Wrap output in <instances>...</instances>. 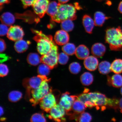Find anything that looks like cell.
I'll return each instance as SVG.
<instances>
[{"mask_svg":"<svg viewBox=\"0 0 122 122\" xmlns=\"http://www.w3.org/2000/svg\"><path fill=\"white\" fill-rule=\"evenodd\" d=\"M59 3L53 1L50 2L47 9L46 13L51 18L55 16L58 10Z\"/></svg>","mask_w":122,"mask_h":122,"instance_id":"603a6c76","label":"cell"},{"mask_svg":"<svg viewBox=\"0 0 122 122\" xmlns=\"http://www.w3.org/2000/svg\"><path fill=\"white\" fill-rule=\"evenodd\" d=\"M69 36L67 32L63 30H58L55 34V42L58 45L62 46L68 43L69 40Z\"/></svg>","mask_w":122,"mask_h":122,"instance_id":"7c38bea8","label":"cell"},{"mask_svg":"<svg viewBox=\"0 0 122 122\" xmlns=\"http://www.w3.org/2000/svg\"><path fill=\"white\" fill-rule=\"evenodd\" d=\"M50 81L49 79H46L42 81L39 87L30 91L31 98L30 101L33 106H36L39 103L43 98L51 91L48 84Z\"/></svg>","mask_w":122,"mask_h":122,"instance_id":"5b68a950","label":"cell"},{"mask_svg":"<svg viewBox=\"0 0 122 122\" xmlns=\"http://www.w3.org/2000/svg\"><path fill=\"white\" fill-rule=\"evenodd\" d=\"M108 82L114 87L119 88L122 86V76L119 74L113 76L111 78L108 77Z\"/></svg>","mask_w":122,"mask_h":122,"instance_id":"7402d4cb","label":"cell"},{"mask_svg":"<svg viewBox=\"0 0 122 122\" xmlns=\"http://www.w3.org/2000/svg\"><path fill=\"white\" fill-rule=\"evenodd\" d=\"M76 9V6L72 4H62L59 3L57 14L51 19L53 21L57 23H60L68 19L75 20L77 17Z\"/></svg>","mask_w":122,"mask_h":122,"instance_id":"277c9868","label":"cell"},{"mask_svg":"<svg viewBox=\"0 0 122 122\" xmlns=\"http://www.w3.org/2000/svg\"><path fill=\"white\" fill-rule=\"evenodd\" d=\"M88 94L90 109L95 107L97 110L101 109L103 111L107 107L115 109L118 108V99L108 98L104 94L98 92H88Z\"/></svg>","mask_w":122,"mask_h":122,"instance_id":"7a4b0ae2","label":"cell"},{"mask_svg":"<svg viewBox=\"0 0 122 122\" xmlns=\"http://www.w3.org/2000/svg\"><path fill=\"white\" fill-rule=\"evenodd\" d=\"M120 92H121V93L122 95V87L121 89V90H120Z\"/></svg>","mask_w":122,"mask_h":122,"instance_id":"f6af8a7d","label":"cell"},{"mask_svg":"<svg viewBox=\"0 0 122 122\" xmlns=\"http://www.w3.org/2000/svg\"><path fill=\"white\" fill-rule=\"evenodd\" d=\"M70 119L75 120L77 122H90L92 120V117L88 113L84 112L80 114H73Z\"/></svg>","mask_w":122,"mask_h":122,"instance_id":"ac0fdd59","label":"cell"},{"mask_svg":"<svg viewBox=\"0 0 122 122\" xmlns=\"http://www.w3.org/2000/svg\"><path fill=\"white\" fill-rule=\"evenodd\" d=\"M50 118L58 122L65 121V116L66 111L60 105L56 104L49 111Z\"/></svg>","mask_w":122,"mask_h":122,"instance_id":"ba28073f","label":"cell"},{"mask_svg":"<svg viewBox=\"0 0 122 122\" xmlns=\"http://www.w3.org/2000/svg\"><path fill=\"white\" fill-rule=\"evenodd\" d=\"M82 22L86 32L89 34L92 33L95 25L93 20L89 15H85L83 16Z\"/></svg>","mask_w":122,"mask_h":122,"instance_id":"2e32d148","label":"cell"},{"mask_svg":"<svg viewBox=\"0 0 122 122\" xmlns=\"http://www.w3.org/2000/svg\"><path fill=\"white\" fill-rule=\"evenodd\" d=\"M94 77L89 72H85L80 77L81 83L85 86H88L91 84L93 81Z\"/></svg>","mask_w":122,"mask_h":122,"instance_id":"d4e9b609","label":"cell"},{"mask_svg":"<svg viewBox=\"0 0 122 122\" xmlns=\"http://www.w3.org/2000/svg\"><path fill=\"white\" fill-rule=\"evenodd\" d=\"M10 0H0V5L1 7L4 4H9L10 2Z\"/></svg>","mask_w":122,"mask_h":122,"instance_id":"f35d334b","label":"cell"},{"mask_svg":"<svg viewBox=\"0 0 122 122\" xmlns=\"http://www.w3.org/2000/svg\"><path fill=\"white\" fill-rule=\"evenodd\" d=\"M30 43L28 41H26L22 39L16 41L14 45L15 49L18 53L24 52L28 49L29 45Z\"/></svg>","mask_w":122,"mask_h":122,"instance_id":"d6986e66","label":"cell"},{"mask_svg":"<svg viewBox=\"0 0 122 122\" xmlns=\"http://www.w3.org/2000/svg\"><path fill=\"white\" fill-rule=\"evenodd\" d=\"M86 108L84 103L77 99L73 103L71 111L67 114L69 116L72 114H80L84 112Z\"/></svg>","mask_w":122,"mask_h":122,"instance_id":"9a60e30c","label":"cell"},{"mask_svg":"<svg viewBox=\"0 0 122 122\" xmlns=\"http://www.w3.org/2000/svg\"><path fill=\"white\" fill-rule=\"evenodd\" d=\"M94 17L95 25L99 27L102 26L105 21L109 18L101 11L96 12L94 14Z\"/></svg>","mask_w":122,"mask_h":122,"instance_id":"44dd1931","label":"cell"},{"mask_svg":"<svg viewBox=\"0 0 122 122\" xmlns=\"http://www.w3.org/2000/svg\"><path fill=\"white\" fill-rule=\"evenodd\" d=\"M27 61L30 65L36 66L41 62V57L37 53H30L27 56Z\"/></svg>","mask_w":122,"mask_h":122,"instance_id":"cb8c5ba5","label":"cell"},{"mask_svg":"<svg viewBox=\"0 0 122 122\" xmlns=\"http://www.w3.org/2000/svg\"><path fill=\"white\" fill-rule=\"evenodd\" d=\"M22 94L20 92L17 91H12L9 93L8 98L10 101L13 102H17L22 98Z\"/></svg>","mask_w":122,"mask_h":122,"instance_id":"4dcf8cb0","label":"cell"},{"mask_svg":"<svg viewBox=\"0 0 122 122\" xmlns=\"http://www.w3.org/2000/svg\"><path fill=\"white\" fill-rule=\"evenodd\" d=\"M76 48L74 44L68 43L62 46V50L68 55L72 56L75 54Z\"/></svg>","mask_w":122,"mask_h":122,"instance_id":"83f0119b","label":"cell"},{"mask_svg":"<svg viewBox=\"0 0 122 122\" xmlns=\"http://www.w3.org/2000/svg\"><path fill=\"white\" fill-rule=\"evenodd\" d=\"M24 8L33 5L34 0H20Z\"/></svg>","mask_w":122,"mask_h":122,"instance_id":"8d00e7d4","label":"cell"},{"mask_svg":"<svg viewBox=\"0 0 122 122\" xmlns=\"http://www.w3.org/2000/svg\"><path fill=\"white\" fill-rule=\"evenodd\" d=\"M51 91L50 92L39 102L41 109L47 112L57 104L56 97Z\"/></svg>","mask_w":122,"mask_h":122,"instance_id":"52a82bcc","label":"cell"},{"mask_svg":"<svg viewBox=\"0 0 122 122\" xmlns=\"http://www.w3.org/2000/svg\"><path fill=\"white\" fill-rule=\"evenodd\" d=\"M118 10L120 13L122 14V1H120L119 4Z\"/></svg>","mask_w":122,"mask_h":122,"instance_id":"60d3db41","label":"cell"},{"mask_svg":"<svg viewBox=\"0 0 122 122\" xmlns=\"http://www.w3.org/2000/svg\"><path fill=\"white\" fill-rule=\"evenodd\" d=\"M77 97L78 96L70 95L69 92H66L62 94L59 104L65 110L68 114L71 111L73 104Z\"/></svg>","mask_w":122,"mask_h":122,"instance_id":"8992f818","label":"cell"},{"mask_svg":"<svg viewBox=\"0 0 122 122\" xmlns=\"http://www.w3.org/2000/svg\"><path fill=\"white\" fill-rule=\"evenodd\" d=\"M8 26L3 24H1L0 25V36H3L7 35L9 28Z\"/></svg>","mask_w":122,"mask_h":122,"instance_id":"d590c367","label":"cell"},{"mask_svg":"<svg viewBox=\"0 0 122 122\" xmlns=\"http://www.w3.org/2000/svg\"><path fill=\"white\" fill-rule=\"evenodd\" d=\"M30 121L33 122H45L46 119L42 114L36 113L32 116Z\"/></svg>","mask_w":122,"mask_h":122,"instance_id":"d6a6232c","label":"cell"},{"mask_svg":"<svg viewBox=\"0 0 122 122\" xmlns=\"http://www.w3.org/2000/svg\"><path fill=\"white\" fill-rule=\"evenodd\" d=\"M0 20L2 24L10 26L14 23L15 18L14 15L9 12L3 13L0 17Z\"/></svg>","mask_w":122,"mask_h":122,"instance_id":"ffe728a7","label":"cell"},{"mask_svg":"<svg viewBox=\"0 0 122 122\" xmlns=\"http://www.w3.org/2000/svg\"><path fill=\"white\" fill-rule=\"evenodd\" d=\"M24 34L23 30L20 26H11L9 28L7 37L10 40L16 42L22 39Z\"/></svg>","mask_w":122,"mask_h":122,"instance_id":"30bf717a","label":"cell"},{"mask_svg":"<svg viewBox=\"0 0 122 122\" xmlns=\"http://www.w3.org/2000/svg\"><path fill=\"white\" fill-rule=\"evenodd\" d=\"M118 109H120V112L122 113V98L120 99L119 101Z\"/></svg>","mask_w":122,"mask_h":122,"instance_id":"ab89813d","label":"cell"},{"mask_svg":"<svg viewBox=\"0 0 122 122\" xmlns=\"http://www.w3.org/2000/svg\"><path fill=\"white\" fill-rule=\"evenodd\" d=\"M51 69V68L48 65L42 63L38 67V72L39 75L46 77L50 74Z\"/></svg>","mask_w":122,"mask_h":122,"instance_id":"f546056e","label":"cell"},{"mask_svg":"<svg viewBox=\"0 0 122 122\" xmlns=\"http://www.w3.org/2000/svg\"><path fill=\"white\" fill-rule=\"evenodd\" d=\"M1 55L2 56H0L1 58V61H2V62L3 61H5V60H7V56H6L4 54H1Z\"/></svg>","mask_w":122,"mask_h":122,"instance_id":"b9f144b4","label":"cell"},{"mask_svg":"<svg viewBox=\"0 0 122 122\" xmlns=\"http://www.w3.org/2000/svg\"><path fill=\"white\" fill-rule=\"evenodd\" d=\"M49 0H34L32 6L35 13L39 17L42 18L46 13Z\"/></svg>","mask_w":122,"mask_h":122,"instance_id":"9c48e42d","label":"cell"},{"mask_svg":"<svg viewBox=\"0 0 122 122\" xmlns=\"http://www.w3.org/2000/svg\"><path fill=\"white\" fill-rule=\"evenodd\" d=\"M99 62L97 57L94 56H88L85 59L84 65L85 67L88 71H95L98 66Z\"/></svg>","mask_w":122,"mask_h":122,"instance_id":"4fadbf2b","label":"cell"},{"mask_svg":"<svg viewBox=\"0 0 122 122\" xmlns=\"http://www.w3.org/2000/svg\"><path fill=\"white\" fill-rule=\"evenodd\" d=\"M75 54L78 59L83 60L89 56V50L85 45H81L76 48Z\"/></svg>","mask_w":122,"mask_h":122,"instance_id":"e0dca14e","label":"cell"},{"mask_svg":"<svg viewBox=\"0 0 122 122\" xmlns=\"http://www.w3.org/2000/svg\"><path fill=\"white\" fill-rule=\"evenodd\" d=\"M6 48V45L3 39L0 40V53L3 52Z\"/></svg>","mask_w":122,"mask_h":122,"instance_id":"74e56055","label":"cell"},{"mask_svg":"<svg viewBox=\"0 0 122 122\" xmlns=\"http://www.w3.org/2000/svg\"><path fill=\"white\" fill-rule=\"evenodd\" d=\"M98 70L99 72L102 74H108L111 71V64L109 62L107 61H103L99 64Z\"/></svg>","mask_w":122,"mask_h":122,"instance_id":"484cf974","label":"cell"},{"mask_svg":"<svg viewBox=\"0 0 122 122\" xmlns=\"http://www.w3.org/2000/svg\"><path fill=\"white\" fill-rule=\"evenodd\" d=\"M69 68L70 72L72 74H77L80 72L81 66L78 62H74L70 65Z\"/></svg>","mask_w":122,"mask_h":122,"instance_id":"1f68e13d","label":"cell"},{"mask_svg":"<svg viewBox=\"0 0 122 122\" xmlns=\"http://www.w3.org/2000/svg\"><path fill=\"white\" fill-rule=\"evenodd\" d=\"M9 72V70L7 65L4 64L0 65V76L4 77L6 76Z\"/></svg>","mask_w":122,"mask_h":122,"instance_id":"e575fe53","label":"cell"},{"mask_svg":"<svg viewBox=\"0 0 122 122\" xmlns=\"http://www.w3.org/2000/svg\"><path fill=\"white\" fill-rule=\"evenodd\" d=\"M47 79L46 76L39 75L28 79L25 84L27 90L30 92L31 90L36 89L40 86L44 80Z\"/></svg>","mask_w":122,"mask_h":122,"instance_id":"8fae6325","label":"cell"},{"mask_svg":"<svg viewBox=\"0 0 122 122\" xmlns=\"http://www.w3.org/2000/svg\"><path fill=\"white\" fill-rule=\"evenodd\" d=\"M61 27L62 30L67 32H69L74 29V24L71 20H66L61 22Z\"/></svg>","mask_w":122,"mask_h":122,"instance_id":"f1b7e54d","label":"cell"},{"mask_svg":"<svg viewBox=\"0 0 122 122\" xmlns=\"http://www.w3.org/2000/svg\"><path fill=\"white\" fill-rule=\"evenodd\" d=\"M36 34L33 39L37 42L39 53L42 56L58 55V47L53 41L52 36L46 35L41 31L32 30Z\"/></svg>","mask_w":122,"mask_h":122,"instance_id":"6da1fadb","label":"cell"},{"mask_svg":"<svg viewBox=\"0 0 122 122\" xmlns=\"http://www.w3.org/2000/svg\"><path fill=\"white\" fill-rule=\"evenodd\" d=\"M111 71L116 74L122 73V59H116L111 64Z\"/></svg>","mask_w":122,"mask_h":122,"instance_id":"4316f807","label":"cell"},{"mask_svg":"<svg viewBox=\"0 0 122 122\" xmlns=\"http://www.w3.org/2000/svg\"><path fill=\"white\" fill-rule=\"evenodd\" d=\"M4 113V111L3 108L1 106H0V116L3 115V114Z\"/></svg>","mask_w":122,"mask_h":122,"instance_id":"ee69618b","label":"cell"},{"mask_svg":"<svg viewBox=\"0 0 122 122\" xmlns=\"http://www.w3.org/2000/svg\"><path fill=\"white\" fill-rule=\"evenodd\" d=\"M59 2L61 4H65L68 2L70 0H58Z\"/></svg>","mask_w":122,"mask_h":122,"instance_id":"7bdbcfd3","label":"cell"},{"mask_svg":"<svg viewBox=\"0 0 122 122\" xmlns=\"http://www.w3.org/2000/svg\"><path fill=\"white\" fill-rule=\"evenodd\" d=\"M68 55L64 52H62L59 54L58 61L61 65H65L68 62L69 57Z\"/></svg>","mask_w":122,"mask_h":122,"instance_id":"836d02e7","label":"cell"},{"mask_svg":"<svg viewBox=\"0 0 122 122\" xmlns=\"http://www.w3.org/2000/svg\"><path fill=\"white\" fill-rule=\"evenodd\" d=\"M106 51V48L105 45L99 43L94 44L91 48L92 53L93 56L96 57H103Z\"/></svg>","mask_w":122,"mask_h":122,"instance_id":"5bb4252c","label":"cell"},{"mask_svg":"<svg viewBox=\"0 0 122 122\" xmlns=\"http://www.w3.org/2000/svg\"><path fill=\"white\" fill-rule=\"evenodd\" d=\"M105 39L107 43L109 44L111 50L122 51V30L121 27L107 29Z\"/></svg>","mask_w":122,"mask_h":122,"instance_id":"3957f363","label":"cell"}]
</instances>
